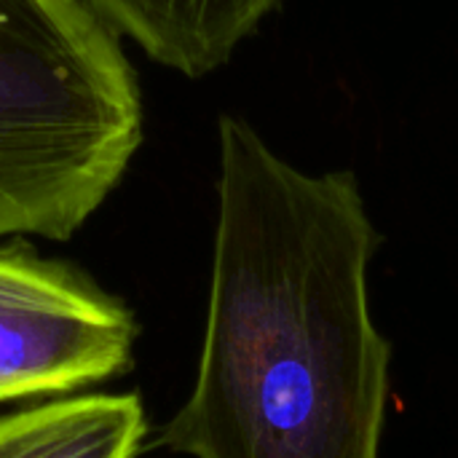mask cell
I'll use <instances>...</instances> for the list:
<instances>
[{
    "mask_svg": "<svg viewBox=\"0 0 458 458\" xmlns=\"http://www.w3.org/2000/svg\"><path fill=\"white\" fill-rule=\"evenodd\" d=\"M145 440L137 392H75L0 416V458H137Z\"/></svg>",
    "mask_w": 458,
    "mask_h": 458,
    "instance_id": "obj_5",
    "label": "cell"
},
{
    "mask_svg": "<svg viewBox=\"0 0 458 458\" xmlns=\"http://www.w3.org/2000/svg\"><path fill=\"white\" fill-rule=\"evenodd\" d=\"M134 311L75 263L0 244V405L86 392L134 368Z\"/></svg>",
    "mask_w": 458,
    "mask_h": 458,
    "instance_id": "obj_3",
    "label": "cell"
},
{
    "mask_svg": "<svg viewBox=\"0 0 458 458\" xmlns=\"http://www.w3.org/2000/svg\"><path fill=\"white\" fill-rule=\"evenodd\" d=\"M153 62L188 78L223 67L279 0H83Z\"/></svg>",
    "mask_w": 458,
    "mask_h": 458,
    "instance_id": "obj_4",
    "label": "cell"
},
{
    "mask_svg": "<svg viewBox=\"0 0 458 458\" xmlns=\"http://www.w3.org/2000/svg\"><path fill=\"white\" fill-rule=\"evenodd\" d=\"M357 177L309 174L220 118L212 284L196 384L158 443L193 458H381L392 346Z\"/></svg>",
    "mask_w": 458,
    "mask_h": 458,
    "instance_id": "obj_1",
    "label": "cell"
},
{
    "mask_svg": "<svg viewBox=\"0 0 458 458\" xmlns=\"http://www.w3.org/2000/svg\"><path fill=\"white\" fill-rule=\"evenodd\" d=\"M142 142L121 35L83 0H0V242H67Z\"/></svg>",
    "mask_w": 458,
    "mask_h": 458,
    "instance_id": "obj_2",
    "label": "cell"
}]
</instances>
